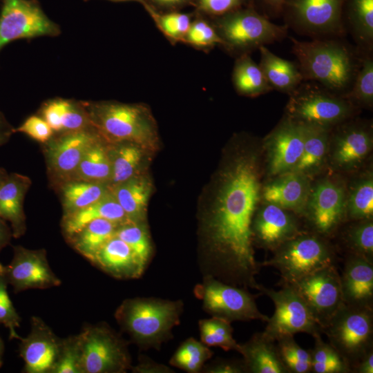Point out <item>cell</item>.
I'll return each instance as SVG.
<instances>
[{
    "label": "cell",
    "instance_id": "6da1fadb",
    "mask_svg": "<svg viewBox=\"0 0 373 373\" xmlns=\"http://www.w3.org/2000/svg\"><path fill=\"white\" fill-rule=\"evenodd\" d=\"M260 152L237 151L221 170L202 233L204 276L225 283L256 289L260 263L255 258L251 224L261 195Z\"/></svg>",
    "mask_w": 373,
    "mask_h": 373
},
{
    "label": "cell",
    "instance_id": "7a4b0ae2",
    "mask_svg": "<svg viewBox=\"0 0 373 373\" xmlns=\"http://www.w3.org/2000/svg\"><path fill=\"white\" fill-rule=\"evenodd\" d=\"M291 41L303 81L315 82L330 92L345 97L365 52L337 39L300 41L291 37Z\"/></svg>",
    "mask_w": 373,
    "mask_h": 373
},
{
    "label": "cell",
    "instance_id": "3957f363",
    "mask_svg": "<svg viewBox=\"0 0 373 373\" xmlns=\"http://www.w3.org/2000/svg\"><path fill=\"white\" fill-rule=\"evenodd\" d=\"M183 310L182 300L156 298L124 300L115 317L123 331L142 350H159L173 338L172 329L178 325Z\"/></svg>",
    "mask_w": 373,
    "mask_h": 373
},
{
    "label": "cell",
    "instance_id": "277c9868",
    "mask_svg": "<svg viewBox=\"0 0 373 373\" xmlns=\"http://www.w3.org/2000/svg\"><path fill=\"white\" fill-rule=\"evenodd\" d=\"M83 104L92 126L107 142H131L147 151L157 148V126L146 106L109 101Z\"/></svg>",
    "mask_w": 373,
    "mask_h": 373
},
{
    "label": "cell",
    "instance_id": "5b68a950",
    "mask_svg": "<svg viewBox=\"0 0 373 373\" xmlns=\"http://www.w3.org/2000/svg\"><path fill=\"white\" fill-rule=\"evenodd\" d=\"M260 266L271 267L280 273L281 284H292L302 278L331 265H337V252L327 238L304 231L272 251Z\"/></svg>",
    "mask_w": 373,
    "mask_h": 373
},
{
    "label": "cell",
    "instance_id": "8992f818",
    "mask_svg": "<svg viewBox=\"0 0 373 373\" xmlns=\"http://www.w3.org/2000/svg\"><path fill=\"white\" fill-rule=\"evenodd\" d=\"M351 370L373 350V308L343 305L322 328Z\"/></svg>",
    "mask_w": 373,
    "mask_h": 373
},
{
    "label": "cell",
    "instance_id": "52a82bcc",
    "mask_svg": "<svg viewBox=\"0 0 373 373\" xmlns=\"http://www.w3.org/2000/svg\"><path fill=\"white\" fill-rule=\"evenodd\" d=\"M302 82L289 95L287 116L295 121L333 127L349 119L354 104L320 84Z\"/></svg>",
    "mask_w": 373,
    "mask_h": 373
},
{
    "label": "cell",
    "instance_id": "ba28073f",
    "mask_svg": "<svg viewBox=\"0 0 373 373\" xmlns=\"http://www.w3.org/2000/svg\"><path fill=\"white\" fill-rule=\"evenodd\" d=\"M228 48L240 55L283 39L287 26L271 22L253 9L235 10L220 19L216 29Z\"/></svg>",
    "mask_w": 373,
    "mask_h": 373
},
{
    "label": "cell",
    "instance_id": "9c48e42d",
    "mask_svg": "<svg viewBox=\"0 0 373 373\" xmlns=\"http://www.w3.org/2000/svg\"><path fill=\"white\" fill-rule=\"evenodd\" d=\"M275 290L259 284L256 290L268 296L274 303L275 310L262 333L273 341L297 333H307L315 337L321 335L322 328L310 312L297 291L289 284L279 285Z\"/></svg>",
    "mask_w": 373,
    "mask_h": 373
},
{
    "label": "cell",
    "instance_id": "30bf717a",
    "mask_svg": "<svg viewBox=\"0 0 373 373\" xmlns=\"http://www.w3.org/2000/svg\"><path fill=\"white\" fill-rule=\"evenodd\" d=\"M194 294L211 316L232 321L259 320L267 322L269 316L258 309L256 299L247 289L225 283L211 276H204L194 288Z\"/></svg>",
    "mask_w": 373,
    "mask_h": 373
},
{
    "label": "cell",
    "instance_id": "8fae6325",
    "mask_svg": "<svg viewBox=\"0 0 373 373\" xmlns=\"http://www.w3.org/2000/svg\"><path fill=\"white\" fill-rule=\"evenodd\" d=\"M78 335L82 373H124L131 369L126 342L108 325L87 326Z\"/></svg>",
    "mask_w": 373,
    "mask_h": 373
},
{
    "label": "cell",
    "instance_id": "7c38bea8",
    "mask_svg": "<svg viewBox=\"0 0 373 373\" xmlns=\"http://www.w3.org/2000/svg\"><path fill=\"white\" fill-rule=\"evenodd\" d=\"M59 26L44 12L37 0H1L0 52L18 39L57 37Z\"/></svg>",
    "mask_w": 373,
    "mask_h": 373
},
{
    "label": "cell",
    "instance_id": "4fadbf2b",
    "mask_svg": "<svg viewBox=\"0 0 373 373\" xmlns=\"http://www.w3.org/2000/svg\"><path fill=\"white\" fill-rule=\"evenodd\" d=\"M346 192L336 181L325 178L311 187L305 211L307 230L326 238L346 222Z\"/></svg>",
    "mask_w": 373,
    "mask_h": 373
},
{
    "label": "cell",
    "instance_id": "5bb4252c",
    "mask_svg": "<svg viewBox=\"0 0 373 373\" xmlns=\"http://www.w3.org/2000/svg\"><path fill=\"white\" fill-rule=\"evenodd\" d=\"M289 285L303 298L321 328L327 325L344 305L336 265L323 267Z\"/></svg>",
    "mask_w": 373,
    "mask_h": 373
},
{
    "label": "cell",
    "instance_id": "9a60e30c",
    "mask_svg": "<svg viewBox=\"0 0 373 373\" xmlns=\"http://www.w3.org/2000/svg\"><path fill=\"white\" fill-rule=\"evenodd\" d=\"M345 122L336 125L333 133L331 130L327 159L336 171H350L359 168L370 155L373 138L370 125Z\"/></svg>",
    "mask_w": 373,
    "mask_h": 373
},
{
    "label": "cell",
    "instance_id": "2e32d148",
    "mask_svg": "<svg viewBox=\"0 0 373 373\" xmlns=\"http://www.w3.org/2000/svg\"><path fill=\"white\" fill-rule=\"evenodd\" d=\"M344 0H285L289 22L296 30L309 35H342Z\"/></svg>",
    "mask_w": 373,
    "mask_h": 373
},
{
    "label": "cell",
    "instance_id": "e0dca14e",
    "mask_svg": "<svg viewBox=\"0 0 373 373\" xmlns=\"http://www.w3.org/2000/svg\"><path fill=\"white\" fill-rule=\"evenodd\" d=\"M304 140L303 124L286 115L262 144L268 176L272 178L292 171L301 157Z\"/></svg>",
    "mask_w": 373,
    "mask_h": 373
},
{
    "label": "cell",
    "instance_id": "ac0fdd59",
    "mask_svg": "<svg viewBox=\"0 0 373 373\" xmlns=\"http://www.w3.org/2000/svg\"><path fill=\"white\" fill-rule=\"evenodd\" d=\"M2 271L15 292L46 289L61 284L48 264L44 249L32 250L15 246L12 259L8 265L2 266Z\"/></svg>",
    "mask_w": 373,
    "mask_h": 373
},
{
    "label": "cell",
    "instance_id": "d6986e66",
    "mask_svg": "<svg viewBox=\"0 0 373 373\" xmlns=\"http://www.w3.org/2000/svg\"><path fill=\"white\" fill-rule=\"evenodd\" d=\"M298 217L273 204L258 206L251 224L254 245L271 252L287 240L307 231Z\"/></svg>",
    "mask_w": 373,
    "mask_h": 373
},
{
    "label": "cell",
    "instance_id": "ffe728a7",
    "mask_svg": "<svg viewBox=\"0 0 373 373\" xmlns=\"http://www.w3.org/2000/svg\"><path fill=\"white\" fill-rule=\"evenodd\" d=\"M19 354L27 373H52L60 352L61 340L39 318L32 317L30 331L19 338Z\"/></svg>",
    "mask_w": 373,
    "mask_h": 373
},
{
    "label": "cell",
    "instance_id": "44dd1931",
    "mask_svg": "<svg viewBox=\"0 0 373 373\" xmlns=\"http://www.w3.org/2000/svg\"><path fill=\"white\" fill-rule=\"evenodd\" d=\"M101 137L93 126L53 136L46 143L50 167L58 175L70 178L86 151Z\"/></svg>",
    "mask_w": 373,
    "mask_h": 373
},
{
    "label": "cell",
    "instance_id": "7402d4cb",
    "mask_svg": "<svg viewBox=\"0 0 373 373\" xmlns=\"http://www.w3.org/2000/svg\"><path fill=\"white\" fill-rule=\"evenodd\" d=\"M309 177L297 171H287L271 178L262 186L260 199L298 216H303L311 191Z\"/></svg>",
    "mask_w": 373,
    "mask_h": 373
},
{
    "label": "cell",
    "instance_id": "603a6c76",
    "mask_svg": "<svg viewBox=\"0 0 373 373\" xmlns=\"http://www.w3.org/2000/svg\"><path fill=\"white\" fill-rule=\"evenodd\" d=\"M339 274L344 305L373 308V262L346 255Z\"/></svg>",
    "mask_w": 373,
    "mask_h": 373
},
{
    "label": "cell",
    "instance_id": "cb8c5ba5",
    "mask_svg": "<svg viewBox=\"0 0 373 373\" xmlns=\"http://www.w3.org/2000/svg\"><path fill=\"white\" fill-rule=\"evenodd\" d=\"M90 262L119 279L137 278L146 267L130 247L116 236L104 244Z\"/></svg>",
    "mask_w": 373,
    "mask_h": 373
},
{
    "label": "cell",
    "instance_id": "d4e9b609",
    "mask_svg": "<svg viewBox=\"0 0 373 373\" xmlns=\"http://www.w3.org/2000/svg\"><path fill=\"white\" fill-rule=\"evenodd\" d=\"M39 115L57 135L93 126L82 101L60 97L50 99L43 103Z\"/></svg>",
    "mask_w": 373,
    "mask_h": 373
},
{
    "label": "cell",
    "instance_id": "484cf974",
    "mask_svg": "<svg viewBox=\"0 0 373 373\" xmlns=\"http://www.w3.org/2000/svg\"><path fill=\"white\" fill-rule=\"evenodd\" d=\"M30 183L27 177L11 173L0 186V216L10 223L12 236L16 238L26 231L23 202Z\"/></svg>",
    "mask_w": 373,
    "mask_h": 373
},
{
    "label": "cell",
    "instance_id": "4316f807",
    "mask_svg": "<svg viewBox=\"0 0 373 373\" xmlns=\"http://www.w3.org/2000/svg\"><path fill=\"white\" fill-rule=\"evenodd\" d=\"M238 352L242 356L246 373H287L280 361L276 341L262 332L239 343Z\"/></svg>",
    "mask_w": 373,
    "mask_h": 373
},
{
    "label": "cell",
    "instance_id": "83f0119b",
    "mask_svg": "<svg viewBox=\"0 0 373 373\" xmlns=\"http://www.w3.org/2000/svg\"><path fill=\"white\" fill-rule=\"evenodd\" d=\"M106 219L119 224L129 222L125 212L111 191L93 204L71 214L63 220L64 233L69 238L88 222L96 219Z\"/></svg>",
    "mask_w": 373,
    "mask_h": 373
},
{
    "label": "cell",
    "instance_id": "f1b7e54d",
    "mask_svg": "<svg viewBox=\"0 0 373 373\" xmlns=\"http://www.w3.org/2000/svg\"><path fill=\"white\" fill-rule=\"evenodd\" d=\"M303 124L305 129L303 153L292 171L310 177L321 170L327 159L332 128L313 124Z\"/></svg>",
    "mask_w": 373,
    "mask_h": 373
},
{
    "label": "cell",
    "instance_id": "f546056e",
    "mask_svg": "<svg viewBox=\"0 0 373 373\" xmlns=\"http://www.w3.org/2000/svg\"><path fill=\"white\" fill-rule=\"evenodd\" d=\"M111 188L129 221L146 222L147 204L151 192V184L146 178L137 175Z\"/></svg>",
    "mask_w": 373,
    "mask_h": 373
},
{
    "label": "cell",
    "instance_id": "4dcf8cb0",
    "mask_svg": "<svg viewBox=\"0 0 373 373\" xmlns=\"http://www.w3.org/2000/svg\"><path fill=\"white\" fill-rule=\"evenodd\" d=\"M258 49L260 52L258 65L273 89L290 94L303 82L298 64L278 57L265 46Z\"/></svg>",
    "mask_w": 373,
    "mask_h": 373
},
{
    "label": "cell",
    "instance_id": "1f68e13d",
    "mask_svg": "<svg viewBox=\"0 0 373 373\" xmlns=\"http://www.w3.org/2000/svg\"><path fill=\"white\" fill-rule=\"evenodd\" d=\"M108 144L103 137L93 143L70 177V180L109 184L111 178V162Z\"/></svg>",
    "mask_w": 373,
    "mask_h": 373
},
{
    "label": "cell",
    "instance_id": "d6a6232c",
    "mask_svg": "<svg viewBox=\"0 0 373 373\" xmlns=\"http://www.w3.org/2000/svg\"><path fill=\"white\" fill-rule=\"evenodd\" d=\"M111 162L110 186H113L138 175L146 150L131 142L110 143Z\"/></svg>",
    "mask_w": 373,
    "mask_h": 373
},
{
    "label": "cell",
    "instance_id": "836d02e7",
    "mask_svg": "<svg viewBox=\"0 0 373 373\" xmlns=\"http://www.w3.org/2000/svg\"><path fill=\"white\" fill-rule=\"evenodd\" d=\"M119 224L106 219L88 222L69 239L73 247L90 261L104 244L113 238Z\"/></svg>",
    "mask_w": 373,
    "mask_h": 373
},
{
    "label": "cell",
    "instance_id": "e575fe53",
    "mask_svg": "<svg viewBox=\"0 0 373 373\" xmlns=\"http://www.w3.org/2000/svg\"><path fill=\"white\" fill-rule=\"evenodd\" d=\"M232 82L236 91L245 96L256 97L273 90L259 65L247 53L239 55L236 59Z\"/></svg>",
    "mask_w": 373,
    "mask_h": 373
},
{
    "label": "cell",
    "instance_id": "d590c367",
    "mask_svg": "<svg viewBox=\"0 0 373 373\" xmlns=\"http://www.w3.org/2000/svg\"><path fill=\"white\" fill-rule=\"evenodd\" d=\"M111 190V186L106 183L70 180L62 190L64 216L93 204Z\"/></svg>",
    "mask_w": 373,
    "mask_h": 373
},
{
    "label": "cell",
    "instance_id": "8d00e7d4",
    "mask_svg": "<svg viewBox=\"0 0 373 373\" xmlns=\"http://www.w3.org/2000/svg\"><path fill=\"white\" fill-rule=\"evenodd\" d=\"M373 218V176L369 172L356 180L346 197V222Z\"/></svg>",
    "mask_w": 373,
    "mask_h": 373
},
{
    "label": "cell",
    "instance_id": "74e56055",
    "mask_svg": "<svg viewBox=\"0 0 373 373\" xmlns=\"http://www.w3.org/2000/svg\"><path fill=\"white\" fill-rule=\"evenodd\" d=\"M350 23L358 48L363 52L373 48V0H351Z\"/></svg>",
    "mask_w": 373,
    "mask_h": 373
},
{
    "label": "cell",
    "instance_id": "f35d334b",
    "mask_svg": "<svg viewBox=\"0 0 373 373\" xmlns=\"http://www.w3.org/2000/svg\"><path fill=\"white\" fill-rule=\"evenodd\" d=\"M342 233L346 255L361 256L373 262V220L352 221Z\"/></svg>",
    "mask_w": 373,
    "mask_h": 373
},
{
    "label": "cell",
    "instance_id": "ab89813d",
    "mask_svg": "<svg viewBox=\"0 0 373 373\" xmlns=\"http://www.w3.org/2000/svg\"><path fill=\"white\" fill-rule=\"evenodd\" d=\"M213 352L209 347L193 337L182 342L169 360V364L189 373L202 372Z\"/></svg>",
    "mask_w": 373,
    "mask_h": 373
},
{
    "label": "cell",
    "instance_id": "60d3db41",
    "mask_svg": "<svg viewBox=\"0 0 373 373\" xmlns=\"http://www.w3.org/2000/svg\"><path fill=\"white\" fill-rule=\"evenodd\" d=\"M200 340L208 347H220L224 351H238L239 343L233 338L231 322L218 317L198 322Z\"/></svg>",
    "mask_w": 373,
    "mask_h": 373
},
{
    "label": "cell",
    "instance_id": "b9f144b4",
    "mask_svg": "<svg viewBox=\"0 0 373 373\" xmlns=\"http://www.w3.org/2000/svg\"><path fill=\"white\" fill-rule=\"evenodd\" d=\"M314 338V345L309 350L313 373H351V370L340 354L321 335Z\"/></svg>",
    "mask_w": 373,
    "mask_h": 373
},
{
    "label": "cell",
    "instance_id": "7bdbcfd3",
    "mask_svg": "<svg viewBox=\"0 0 373 373\" xmlns=\"http://www.w3.org/2000/svg\"><path fill=\"white\" fill-rule=\"evenodd\" d=\"M276 344L280 361L287 373L311 372L310 350L300 347L294 336L280 338L276 341Z\"/></svg>",
    "mask_w": 373,
    "mask_h": 373
},
{
    "label": "cell",
    "instance_id": "ee69618b",
    "mask_svg": "<svg viewBox=\"0 0 373 373\" xmlns=\"http://www.w3.org/2000/svg\"><path fill=\"white\" fill-rule=\"evenodd\" d=\"M117 237L125 242L135 254L146 266L153 247L145 222H127L119 224L115 231Z\"/></svg>",
    "mask_w": 373,
    "mask_h": 373
},
{
    "label": "cell",
    "instance_id": "f6af8a7d",
    "mask_svg": "<svg viewBox=\"0 0 373 373\" xmlns=\"http://www.w3.org/2000/svg\"><path fill=\"white\" fill-rule=\"evenodd\" d=\"M353 104L371 108L373 104L372 52H365L350 91L345 97Z\"/></svg>",
    "mask_w": 373,
    "mask_h": 373
},
{
    "label": "cell",
    "instance_id": "bcb514c9",
    "mask_svg": "<svg viewBox=\"0 0 373 373\" xmlns=\"http://www.w3.org/2000/svg\"><path fill=\"white\" fill-rule=\"evenodd\" d=\"M147 11L164 35L171 40L183 41L190 28L191 21L189 15L182 12L160 14L150 6Z\"/></svg>",
    "mask_w": 373,
    "mask_h": 373
},
{
    "label": "cell",
    "instance_id": "7dc6e473",
    "mask_svg": "<svg viewBox=\"0 0 373 373\" xmlns=\"http://www.w3.org/2000/svg\"><path fill=\"white\" fill-rule=\"evenodd\" d=\"M79 335L61 340L58 359L52 373H82Z\"/></svg>",
    "mask_w": 373,
    "mask_h": 373
},
{
    "label": "cell",
    "instance_id": "c3c4849f",
    "mask_svg": "<svg viewBox=\"0 0 373 373\" xmlns=\"http://www.w3.org/2000/svg\"><path fill=\"white\" fill-rule=\"evenodd\" d=\"M3 265L0 263V324L9 330L10 338L18 339L20 336L17 328L20 327L21 318L17 312L8 295V283L2 271Z\"/></svg>",
    "mask_w": 373,
    "mask_h": 373
},
{
    "label": "cell",
    "instance_id": "681fc988",
    "mask_svg": "<svg viewBox=\"0 0 373 373\" xmlns=\"http://www.w3.org/2000/svg\"><path fill=\"white\" fill-rule=\"evenodd\" d=\"M184 41L198 48H210L223 41L216 28L207 21L198 19L191 22Z\"/></svg>",
    "mask_w": 373,
    "mask_h": 373
},
{
    "label": "cell",
    "instance_id": "f907efd6",
    "mask_svg": "<svg viewBox=\"0 0 373 373\" xmlns=\"http://www.w3.org/2000/svg\"><path fill=\"white\" fill-rule=\"evenodd\" d=\"M26 134L35 140L46 144L55 135L48 122L40 115H31L16 129L15 132Z\"/></svg>",
    "mask_w": 373,
    "mask_h": 373
},
{
    "label": "cell",
    "instance_id": "816d5d0a",
    "mask_svg": "<svg viewBox=\"0 0 373 373\" xmlns=\"http://www.w3.org/2000/svg\"><path fill=\"white\" fill-rule=\"evenodd\" d=\"M243 0H198L200 9L213 15H224L237 9Z\"/></svg>",
    "mask_w": 373,
    "mask_h": 373
},
{
    "label": "cell",
    "instance_id": "f5cc1de1",
    "mask_svg": "<svg viewBox=\"0 0 373 373\" xmlns=\"http://www.w3.org/2000/svg\"><path fill=\"white\" fill-rule=\"evenodd\" d=\"M206 373H246L242 359H218L204 365L202 370Z\"/></svg>",
    "mask_w": 373,
    "mask_h": 373
},
{
    "label": "cell",
    "instance_id": "db71d44e",
    "mask_svg": "<svg viewBox=\"0 0 373 373\" xmlns=\"http://www.w3.org/2000/svg\"><path fill=\"white\" fill-rule=\"evenodd\" d=\"M134 373H172L175 372L169 366L158 363L146 356H140L138 363L135 366H132L131 369Z\"/></svg>",
    "mask_w": 373,
    "mask_h": 373
},
{
    "label": "cell",
    "instance_id": "11a10c76",
    "mask_svg": "<svg viewBox=\"0 0 373 373\" xmlns=\"http://www.w3.org/2000/svg\"><path fill=\"white\" fill-rule=\"evenodd\" d=\"M373 372V350L367 353L352 368V373Z\"/></svg>",
    "mask_w": 373,
    "mask_h": 373
},
{
    "label": "cell",
    "instance_id": "9f6ffc18",
    "mask_svg": "<svg viewBox=\"0 0 373 373\" xmlns=\"http://www.w3.org/2000/svg\"><path fill=\"white\" fill-rule=\"evenodd\" d=\"M14 132L15 128L0 111V146L8 142Z\"/></svg>",
    "mask_w": 373,
    "mask_h": 373
},
{
    "label": "cell",
    "instance_id": "6f0895ef",
    "mask_svg": "<svg viewBox=\"0 0 373 373\" xmlns=\"http://www.w3.org/2000/svg\"><path fill=\"white\" fill-rule=\"evenodd\" d=\"M12 236L11 229L0 216V251L10 243Z\"/></svg>",
    "mask_w": 373,
    "mask_h": 373
},
{
    "label": "cell",
    "instance_id": "680465c9",
    "mask_svg": "<svg viewBox=\"0 0 373 373\" xmlns=\"http://www.w3.org/2000/svg\"><path fill=\"white\" fill-rule=\"evenodd\" d=\"M157 4L163 6L172 7L183 4L189 0H153Z\"/></svg>",
    "mask_w": 373,
    "mask_h": 373
},
{
    "label": "cell",
    "instance_id": "91938a15",
    "mask_svg": "<svg viewBox=\"0 0 373 373\" xmlns=\"http://www.w3.org/2000/svg\"><path fill=\"white\" fill-rule=\"evenodd\" d=\"M275 10H279L283 8L285 0H265Z\"/></svg>",
    "mask_w": 373,
    "mask_h": 373
},
{
    "label": "cell",
    "instance_id": "94428289",
    "mask_svg": "<svg viewBox=\"0 0 373 373\" xmlns=\"http://www.w3.org/2000/svg\"><path fill=\"white\" fill-rule=\"evenodd\" d=\"M4 352V345L2 339L0 337V367L3 364V356Z\"/></svg>",
    "mask_w": 373,
    "mask_h": 373
},
{
    "label": "cell",
    "instance_id": "6125c7cd",
    "mask_svg": "<svg viewBox=\"0 0 373 373\" xmlns=\"http://www.w3.org/2000/svg\"><path fill=\"white\" fill-rule=\"evenodd\" d=\"M8 175V174L6 173L5 169L0 168V186L2 184Z\"/></svg>",
    "mask_w": 373,
    "mask_h": 373
},
{
    "label": "cell",
    "instance_id": "be15d7a7",
    "mask_svg": "<svg viewBox=\"0 0 373 373\" xmlns=\"http://www.w3.org/2000/svg\"><path fill=\"white\" fill-rule=\"evenodd\" d=\"M84 1H88V0H84ZM109 1H136V2H138V3H141L142 5H143L144 6V8L146 9L149 7V5H147V3H146V1L144 0H109Z\"/></svg>",
    "mask_w": 373,
    "mask_h": 373
}]
</instances>
